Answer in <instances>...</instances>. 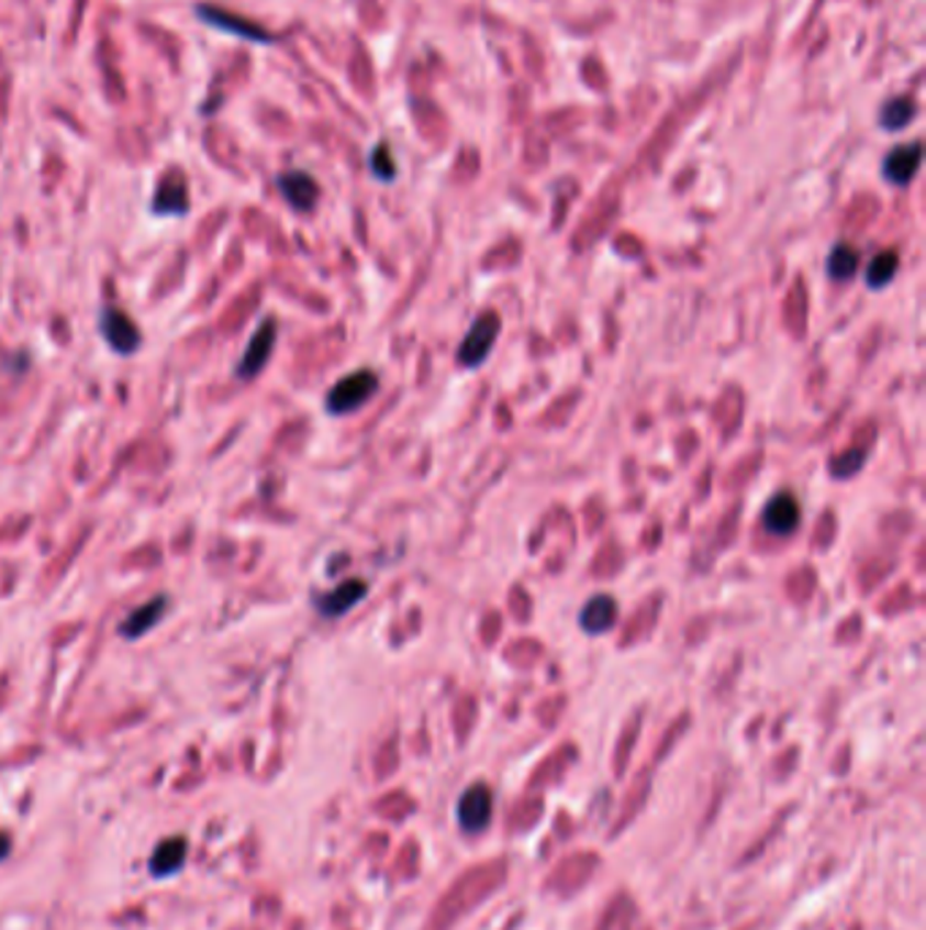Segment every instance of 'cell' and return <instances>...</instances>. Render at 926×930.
<instances>
[{"instance_id":"obj_1","label":"cell","mask_w":926,"mask_h":930,"mask_svg":"<svg viewBox=\"0 0 926 930\" xmlns=\"http://www.w3.org/2000/svg\"><path fill=\"white\" fill-rule=\"evenodd\" d=\"M503 878H505V860H494V863L479 865L476 871L465 874L446 895H443L433 920H429V926L424 930L451 928L454 922L465 915V911L473 909L476 904H481L489 893H494V887H498Z\"/></svg>"},{"instance_id":"obj_2","label":"cell","mask_w":926,"mask_h":930,"mask_svg":"<svg viewBox=\"0 0 926 930\" xmlns=\"http://www.w3.org/2000/svg\"><path fill=\"white\" fill-rule=\"evenodd\" d=\"M193 14H196V20L201 22V25L212 27V31H217V33H226V36H232V38H239V42L256 44V47H275V44H278V36H275V33H269L267 27L256 25L253 20L234 14V11L223 9V5L199 3V5H193Z\"/></svg>"},{"instance_id":"obj_3","label":"cell","mask_w":926,"mask_h":930,"mask_svg":"<svg viewBox=\"0 0 926 930\" xmlns=\"http://www.w3.org/2000/svg\"><path fill=\"white\" fill-rule=\"evenodd\" d=\"M378 392V376L372 370H356L350 376L341 378L335 387L326 395V411L335 413V417H343V413H350L367 403L372 395Z\"/></svg>"},{"instance_id":"obj_4","label":"cell","mask_w":926,"mask_h":930,"mask_svg":"<svg viewBox=\"0 0 926 930\" xmlns=\"http://www.w3.org/2000/svg\"><path fill=\"white\" fill-rule=\"evenodd\" d=\"M275 343H278V321L264 319L250 335V341H247L243 357H239L237 367H234V378H239V381H253V378L269 365Z\"/></svg>"},{"instance_id":"obj_5","label":"cell","mask_w":926,"mask_h":930,"mask_svg":"<svg viewBox=\"0 0 926 930\" xmlns=\"http://www.w3.org/2000/svg\"><path fill=\"white\" fill-rule=\"evenodd\" d=\"M98 330H101L103 341L120 357H131L134 352H140L142 346V332L140 324L131 319L125 310L120 308H101V315H98Z\"/></svg>"},{"instance_id":"obj_6","label":"cell","mask_w":926,"mask_h":930,"mask_svg":"<svg viewBox=\"0 0 926 930\" xmlns=\"http://www.w3.org/2000/svg\"><path fill=\"white\" fill-rule=\"evenodd\" d=\"M191 210V193H188V177L182 169H169L155 186L149 199V212L158 218H182Z\"/></svg>"},{"instance_id":"obj_7","label":"cell","mask_w":926,"mask_h":930,"mask_svg":"<svg viewBox=\"0 0 926 930\" xmlns=\"http://www.w3.org/2000/svg\"><path fill=\"white\" fill-rule=\"evenodd\" d=\"M278 191L280 197L289 202L291 210L297 212H310L321 199V186L315 182V177L304 169H289L278 175Z\"/></svg>"},{"instance_id":"obj_8","label":"cell","mask_w":926,"mask_h":930,"mask_svg":"<svg viewBox=\"0 0 926 930\" xmlns=\"http://www.w3.org/2000/svg\"><path fill=\"white\" fill-rule=\"evenodd\" d=\"M498 332H500V315L498 313H489L479 315V321H476L473 326H470L468 337H465L462 348H459V362L462 365H481V362L487 359L489 348L494 346V341H498Z\"/></svg>"},{"instance_id":"obj_9","label":"cell","mask_w":926,"mask_h":930,"mask_svg":"<svg viewBox=\"0 0 926 930\" xmlns=\"http://www.w3.org/2000/svg\"><path fill=\"white\" fill-rule=\"evenodd\" d=\"M171 601L166 594H158L155 599L145 601L142 607H136L134 612H129V618L120 623V636L123 640H142V636L149 634V631L155 629V625L160 623V620L166 618V612H169Z\"/></svg>"},{"instance_id":"obj_10","label":"cell","mask_w":926,"mask_h":930,"mask_svg":"<svg viewBox=\"0 0 926 930\" xmlns=\"http://www.w3.org/2000/svg\"><path fill=\"white\" fill-rule=\"evenodd\" d=\"M922 158H924L922 142L900 145V147H894V151H891L889 155H885L880 171H883V177L891 182V186H907V182H911L913 177L918 175Z\"/></svg>"},{"instance_id":"obj_11","label":"cell","mask_w":926,"mask_h":930,"mask_svg":"<svg viewBox=\"0 0 926 930\" xmlns=\"http://www.w3.org/2000/svg\"><path fill=\"white\" fill-rule=\"evenodd\" d=\"M365 594L367 583H361V579H348V583L337 585L330 594L319 596V599H315V610L324 618H341L348 610H354V607L365 599Z\"/></svg>"},{"instance_id":"obj_12","label":"cell","mask_w":926,"mask_h":930,"mask_svg":"<svg viewBox=\"0 0 926 930\" xmlns=\"http://www.w3.org/2000/svg\"><path fill=\"white\" fill-rule=\"evenodd\" d=\"M799 520H802V512H799V503L791 492H780L763 509V525L774 536H788L799 525Z\"/></svg>"},{"instance_id":"obj_13","label":"cell","mask_w":926,"mask_h":930,"mask_svg":"<svg viewBox=\"0 0 926 930\" xmlns=\"http://www.w3.org/2000/svg\"><path fill=\"white\" fill-rule=\"evenodd\" d=\"M492 813V800H489L487 786H470L459 800V822L465 830H484Z\"/></svg>"},{"instance_id":"obj_14","label":"cell","mask_w":926,"mask_h":930,"mask_svg":"<svg viewBox=\"0 0 926 930\" xmlns=\"http://www.w3.org/2000/svg\"><path fill=\"white\" fill-rule=\"evenodd\" d=\"M617 620V601L612 596L601 594L595 599H590L582 610V625L590 634H601V631H609Z\"/></svg>"},{"instance_id":"obj_15","label":"cell","mask_w":926,"mask_h":930,"mask_svg":"<svg viewBox=\"0 0 926 930\" xmlns=\"http://www.w3.org/2000/svg\"><path fill=\"white\" fill-rule=\"evenodd\" d=\"M916 114H918V107L911 96H896V99H889L883 103V109H880L878 114V125L894 134V131L907 129V125L916 120Z\"/></svg>"},{"instance_id":"obj_16","label":"cell","mask_w":926,"mask_h":930,"mask_svg":"<svg viewBox=\"0 0 926 930\" xmlns=\"http://www.w3.org/2000/svg\"><path fill=\"white\" fill-rule=\"evenodd\" d=\"M896 267H900V256H896L894 251H883V254H878L870 262V267H867V284H870L872 289L885 286L896 275Z\"/></svg>"},{"instance_id":"obj_17","label":"cell","mask_w":926,"mask_h":930,"mask_svg":"<svg viewBox=\"0 0 926 930\" xmlns=\"http://www.w3.org/2000/svg\"><path fill=\"white\" fill-rule=\"evenodd\" d=\"M182 857H186V841H182V838H171V841L160 843V849L155 852L153 871L155 874H169V871H175L177 865L182 863Z\"/></svg>"},{"instance_id":"obj_18","label":"cell","mask_w":926,"mask_h":930,"mask_svg":"<svg viewBox=\"0 0 926 930\" xmlns=\"http://www.w3.org/2000/svg\"><path fill=\"white\" fill-rule=\"evenodd\" d=\"M826 267H829L832 278L848 280V278H854L856 269H859V254H856L850 245H837V248L832 251L829 264H826Z\"/></svg>"},{"instance_id":"obj_19","label":"cell","mask_w":926,"mask_h":930,"mask_svg":"<svg viewBox=\"0 0 926 930\" xmlns=\"http://www.w3.org/2000/svg\"><path fill=\"white\" fill-rule=\"evenodd\" d=\"M370 171H372V177H376V180H381V182H391L397 177L394 155H391V147L387 145V142H378V145L372 147Z\"/></svg>"},{"instance_id":"obj_20","label":"cell","mask_w":926,"mask_h":930,"mask_svg":"<svg viewBox=\"0 0 926 930\" xmlns=\"http://www.w3.org/2000/svg\"><path fill=\"white\" fill-rule=\"evenodd\" d=\"M5 849H9V846H5V838L0 835V857H3V854H5Z\"/></svg>"}]
</instances>
